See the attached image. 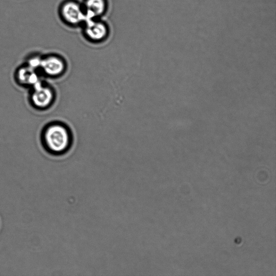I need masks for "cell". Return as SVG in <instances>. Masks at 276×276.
I'll list each match as a JSON object with an SVG mask.
<instances>
[{
    "mask_svg": "<svg viewBox=\"0 0 276 276\" xmlns=\"http://www.w3.org/2000/svg\"><path fill=\"white\" fill-rule=\"evenodd\" d=\"M82 3L87 19H102L109 8L108 0H83Z\"/></svg>",
    "mask_w": 276,
    "mask_h": 276,
    "instance_id": "8992f818",
    "label": "cell"
},
{
    "mask_svg": "<svg viewBox=\"0 0 276 276\" xmlns=\"http://www.w3.org/2000/svg\"><path fill=\"white\" fill-rule=\"evenodd\" d=\"M43 140L47 151L54 155L68 152L73 143L72 131L66 123L56 121L49 124L44 130Z\"/></svg>",
    "mask_w": 276,
    "mask_h": 276,
    "instance_id": "6da1fadb",
    "label": "cell"
},
{
    "mask_svg": "<svg viewBox=\"0 0 276 276\" xmlns=\"http://www.w3.org/2000/svg\"><path fill=\"white\" fill-rule=\"evenodd\" d=\"M80 28L83 37L94 45L105 43L111 34L109 24L103 18L87 19Z\"/></svg>",
    "mask_w": 276,
    "mask_h": 276,
    "instance_id": "3957f363",
    "label": "cell"
},
{
    "mask_svg": "<svg viewBox=\"0 0 276 276\" xmlns=\"http://www.w3.org/2000/svg\"><path fill=\"white\" fill-rule=\"evenodd\" d=\"M58 16L65 26L81 28L87 19L82 2L78 0H63L58 6Z\"/></svg>",
    "mask_w": 276,
    "mask_h": 276,
    "instance_id": "7a4b0ae2",
    "label": "cell"
},
{
    "mask_svg": "<svg viewBox=\"0 0 276 276\" xmlns=\"http://www.w3.org/2000/svg\"><path fill=\"white\" fill-rule=\"evenodd\" d=\"M68 68L65 58L60 54L52 53L42 56L40 69L49 77L60 78L65 74Z\"/></svg>",
    "mask_w": 276,
    "mask_h": 276,
    "instance_id": "277c9868",
    "label": "cell"
},
{
    "mask_svg": "<svg viewBox=\"0 0 276 276\" xmlns=\"http://www.w3.org/2000/svg\"><path fill=\"white\" fill-rule=\"evenodd\" d=\"M42 56L36 55L31 57L28 61V67L33 70L40 69Z\"/></svg>",
    "mask_w": 276,
    "mask_h": 276,
    "instance_id": "ba28073f",
    "label": "cell"
},
{
    "mask_svg": "<svg viewBox=\"0 0 276 276\" xmlns=\"http://www.w3.org/2000/svg\"><path fill=\"white\" fill-rule=\"evenodd\" d=\"M32 87L33 92L31 100L35 106L45 109L53 105L55 100L56 93L52 87L44 85L41 81Z\"/></svg>",
    "mask_w": 276,
    "mask_h": 276,
    "instance_id": "5b68a950",
    "label": "cell"
},
{
    "mask_svg": "<svg viewBox=\"0 0 276 276\" xmlns=\"http://www.w3.org/2000/svg\"><path fill=\"white\" fill-rule=\"evenodd\" d=\"M18 78L21 83L31 86L40 81L38 74L28 66L22 68L19 70Z\"/></svg>",
    "mask_w": 276,
    "mask_h": 276,
    "instance_id": "52a82bcc",
    "label": "cell"
}]
</instances>
